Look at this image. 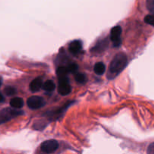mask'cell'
<instances>
[{
	"label": "cell",
	"mask_w": 154,
	"mask_h": 154,
	"mask_svg": "<svg viewBox=\"0 0 154 154\" xmlns=\"http://www.w3.org/2000/svg\"><path fill=\"white\" fill-rule=\"evenodd\" d=\"M127 62L128 60L126 54L123 53L117 54L110 63L108 76H107L108 79H114V78H116L126 68Z\"/></svg>",
	"instance_id": "6da1fadb"
},
{
	"label": "cell",
	"mask_w": 154,
	"mask_h": 154,
	"mask_svg": "<svg viewBox=\"0 0 154 154\" xmlns=\"http://www.w3.org/2000/svg\"><path fill=\"white\" fill-rule=\"evenodd\" d=\"M23 111H17L14 109H10V108H6L0 111V123L7 122L8 120H11L13 117L19 116L23 114Z\"/></svg>",
	"instance_id": "7a4b0ae2"
},
{
	"label": "cell",
	"mask_w": 154,
	"mask_h": 154,
	"mask_svg": "<svg viewBox=\"0 0 154 154\" xmlns=\"http://www.w3.org/2000/svg\"><path fill=\"white\" fill-rule=\"evenodd\" d=\"M121 34H122V28L120 26H116L113 27L111 30L110 33V38L112 41L114 47H119L121 45Z\"/></svg>",
	"instance_id": "3957f363"
},
{
	"label": "cell",
	"mask_w": 154,
	"mask_h": 154,
	"mask_svg": "<svg viewBox=\"0 0 154 154\" xmlns=\"http://www.w3.org/2000/svg\"><path fill=\"white\" fill-rule=\"evenodd\" d=\"M59 144L56 140H48L43 142L41 145V150L45 153H52L57 150Z\"/></svg>",
	"instance_id": "277c9868"
},
{
	"label": "cell",
	"mask_w": 154,
	"mask_h": 154,
	"mask_svg": "<svg viewBox=\"0 0 154 154\" xmlns=\"http://www.w3.org/2000/svg\"><path fill=\"white\" fill-rule=\"evenodd\" d=\"M72 91L71 86L69 84V79L67 77L66 78H59V86H58V92L62 96H66L69 94Z\"/></svg>",
	"instance_id": "5b68a950"
},
{
	"label": "cell",
	"mask_w": 154,
	"mask_h": 154,
	"mask_svg": "<svg viewBox=\"0 0 154 154\" xmlns=\"http://www.w3.org/2000/svg\"><path fill=\"white\" fill-rule=\"evenodd\" d=\"M45 105V102L43 98L40 96H31L27 100V105L31 109H38Z\"/></svg>",
	"instance_id": "8992f818"
},
{
	"label": "cell",
	"mask_w": 154,
	"mask_h": 154,
	"mask_svg": "<svg viewBox=\"0 0 154 154\" xmlns=\"http://www.w3.org/2000/svg\"><path fill=\"white\" fill-rule=\"evenodd\" d=\"M82 49V42L80 40H75L69 44V50L72 54H77Z\"/></svg>",
	"instance_id": "52a82bcc"
},
{
	"label": "cell",
	"mask_w": 154,
	"mask_h": 154,
	"mask_svg": "<svg viewBox=\"0 0 154 154\" xmlns=\"http://www.w3.org/2000/svg\"><path fill=\"white\" fill-rule=\"evenodd\" d=\"M42 85H43V82H42V79L41 78H37L33 80L31 82L29 85L30 90L32 92H37L42 88Z\"/></svg>",
	"instance_id": "ba28073f"
},
{
	"label": "cell",
	"mask_w": 154,
	"mask_h": 154,
	"mask_svg": "<svg viewBox=\"0 0 154 154\" xmlns=\"http://www.w3.org/2000/svg\"><path fill=\"white\" fill-rule=\"evenodd\" d=\"M10 105L14 108H21L23 106V100L20 97L13 98L10 101Z\"/></svg>",
	"instance_id": "9c48e42d"
},
{
	"label": "cell",
	"mask_w": 154,
	"mask_h": 154,
	"mask_svg": "<svg viewBox=\"0 0 154 154\" xmlns=\"http://www.w3.org/2000/svg\"><path fill=\"white\" fill-rule=\"evenodd\" d=\"M105 66L103 63L99 62L94 66V72L97 75H102L105 72Z\"/></svg>",
	"instance_id": "30bf717a"
},
{
	"label": "cell",
	"mask_w": 154,
	"mask_h": 154,
	"mask_svg": "<svg viewBox=\"0 0 154 154\" xmlns=\"http://www.w3.org/2000/svg\"><path fill=\"white\" fill-rule=\"evenodd\" d=\"M108 45V43L107 42L106 40H102L99 43H98L97 45H95L93 50H94L95 51H96V52H102V51H105V50L106 49Z\"/></svg>",
	"instance_id": "8fae6325"
},
{
	"label": "cell",
	"mask_w": 154,
	"mask_h": 154,
	"mask_svg": "<svg viewBox=\"0 0 154 154\" xmlns=\"http://www.w3.org/2000/svg\"><path fill=\"white\" fill-rule=\"evenodd\" d=\"M69 73V71L68 69V67H65V66H60L57 69V75L59 78H66L67 77L68 74Z\"/></svg>",
	"instance_id": "7c38bea8"
},
{
	"label": "cell",
	"mask_w": 154,
	"mask_h": 154,
	"mask_svg": "<svg viewBox=\"0 0 154 154\" xmlns=\"http://www.w3.org/2000/svg\"><path fill=\"white\" fill-rule=\"evenodd\" d=\"M56 85L54 82L51 80L47 81L45 84H43V89L47 92H53L55 90Z\"/></svg>",
	"instance_id": "4fadbf2b"
},
{
	"label": "cell",
	"mask_w": 154,
	"mask_h": 154,
	"mask_svg": "<svg viewBox=\"0 0 154 154\" xmlns=\"http://www.w3.org/2000/svg\"><path fill=\"white\" fill-rule=\"evenodd\" d=\"M75 79L77 83L78 84H85L87 82V76H86L83 73H78L75 74Z\"/></svg>",
	"instance_id": "5bb4252c"
},
{
	"label": "cell",
	"mask_w": 154,
	"mask_h": 154,
	"mask_svg": "<svg viewBox=\"0 0 154 154\" xmlns=\"http://www.w3.org/2000/svg\"><path fill=\"white\" fill-rule=\"evenodd\" d=\"M144 22L149 25L154 26V14H148L144 17Z\"/></svg>",
	"instance_id": "9a60e30c"
},
{
	"label": "cell",
	"mask_w": 154,
	"mask_h": 154,
	"mask_svg": "<svg viewBox=\"0 0 154 154\" xmlns=\"http://www.w3.org/2000/svg\"><path fill=\"white\" fill-rule=\"evenodd\" d=\"M4 92L7 96H13L17 93V90L16 89L12 87H7L5 89Z\"/></svg>",
	"instance_id": "2e32d148"
},
{
	"label": "cell",
	"mask_w": 154,
	"mask_h": 154,
	"mask_svg": "<svg viewBox=\"0 0 154 154\" xmlns=\"http://www.w3.org/2000/svg\"><path fill=\"white\" fill-rule=\"evenodd\" d=\"M68 69L69 71V73L76 74L78 72V66L76 64H75V63H73V64H71L68 66Z\"/></svg>",
	"instance_id": "e0dca14e"
},
{
	"label": "cell",
	"mask_w": 154,
	"mask_h": 154,
	"mask_svg": "<svg viewBox=\"0 0 154 154\" xmlns=\"http://www.w3.org/2000/svg\"><path fill=\"white\" fill-rule=\"evenodd\" d=\"M147 8L149 11L154 14V0H147Z\"/></svg>",
	"instance_id": "ac0fdd59"
},
{
	"label": "cell",
	"mask_w": 154,
	"mask_h": 154,
	"mask_svg": "<svg viewBox=\"0 0 154 154\" xmlns=\"http://www.w3.org/2000/svg\"><path fill=\"white\" fill-rule=\"evenodd\" d=\"M147 153L154 154V143H152V144H150L148 149H147Z\"/></svg>",
	"instance_id": "d6986e66"
},
{
	"label": "cell",
	"mask_w": 154,
	"mask_h": 154,
	"mask_svg": "<svg viewBox=\"0 0 154 154\" xmlns=\"http://www.w3.org/2000/svg\"><path fill=\"white\" fill-rule=\"evenodd\" d=\"M4 102V96H2V94L0 93V102Z\"/></svg>",
	"instance_id": "ffe728a7"
},
{
	"label": "cell",
	"mask_w": 154,
	"mask_h": 154,
	"mask_svg": "<svg viewBox=\"0 0 154 154\" xmlns=\"http://www.w3.org/2000/svg\"><path fill=\"white\" fill-rule=\"evenodd\" d=\"M1 85H2V82H1V81H0V87H1Z\"/></svg>",
	"instance_id": "44dd1931"
}]
</instances>
